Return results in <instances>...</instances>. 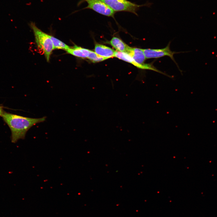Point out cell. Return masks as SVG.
<instances>
[{"mask_svg": "<svg viewBox=\"0 0 217 217\" xmlns=\"http://www.w3.org/2000/svg\"><path fill=\"white\" fill-rule=\"evenodd\" d=\"M94 50L97 54L107 59L114 57L115 52L109 47L98 43L95 44Z\"/></svg>", "mask_w": 217, "mask_h": 217, "instance_id": "7", "label": "cell"}, {"mask_svg": "<svg viewBox=\"0 0 217 217\" xmlns=\"http://www.w3.org/2000/svg\"><path fill=\"white\" fill-rule=\"evenodd\" d=\"M127 53L138 64L143 65L145 64L144 62L146 58L142 49L130 47Z\"/></svg>", "mask_w": 217, "mask_h": 217, "instance_id": "8", "label": "cell"}, {"mask_svg": "<svg viewBox=\"0 0 217 217\" xmlns=\"http://www.w3.org/2000/svg\"><path fill=\"white\" fill-rule=\"evenodd\" d=\"M146 58H158L164 56L170 57L175 62L174 55L176 52H172L170 49L169 43L165 48L161 49H142Z\"/></svg>", "mask_w": 217, "mask_h": 217, "instance_id": "5", "label": "cell"}, {"mask_svg": "<svg viewBox=\"0 0 217 217\" xmlns=\"http://www.w3.org/2000/svg\"><path fill=\"white\" fill-rule=\"evenodd\" d=\"M90 50L76 45L70 48L66 51L69 54L82 58H87Z\"/></svg>", "mask_w": 217, "mask_h": 217, "instance_id": "9", "label": "cell"}, {"mask_svg": "<svg viewBox=\"0 0 217 217\" xmlns=\"http://www.w3.org/2000/svg\"><path fill=\"white\" fill-rule=\"evenodd\" d=\"M88 59L93 62H97L101 61L107 59V58L102 57L95 52L90 50Z\"/></svg>", "mask_w": 217, "mask_h": 217, "instance_id": "12", "label": "cell"}, {"mask_svg": "<svg viewBox=\"0 0 217 217\" xmlns=\"http://www.w3.org/2000/svg\"><path fill=\"white\" fill-rule=\"evenodd\" d=\"M104 3L115 12L125 11L131 12L138 15L136 13L140 7L146 6L150 7L153 3L147 2L145 4L138 5L127 0H99Z\"/></svg>", "mask_w": 217, "mask_h": 217, "instance_id": "3", "label": "cell"}, {"mask_svg": "<svg viewBox=\"0 0 217 217\" xmlns=\"http://www.w3.org/2000/svg\"><path fill=\"white\" fill-rule=\"evenodd\" d=\"M29 25L33 31L37 46L42 51L46 61L49 62L50 55L54 49L50 35L38 28L34 23L31 22Z\"/></svg>", "mask_w": 217, "mask_h": 217, "instance_id": "2", "label": "cell"}, {"mask_svg": "<svg viewBox=\"0 0 217 217\" xmlns=\"http://www.w3.org/2000/svg\"><path fill=\"white\" fill-rule=\"evenodd\" d=\"M9 127L11 133V140L15 143L24 139L28 130L37 124L45 121L46 117L33 118L24 117L5 112L1 116Z\"/></svg>", "mask_w": 217, "mask_h": 217, "instance_id": "1", "label": "cell"}, {"mask_svg": "<svg viewBox=\"0 0 217 217\" xmlns=\"http://www.w3.org/2000/svg\"><path fill=\"white\" fill-rule=\"evenodd\" d=\"M50 36L52 40L54 49H61L66 51L71 48L68 46L54 37L50 35Z\"/></svg>", "mask_w": 217, "mask_h": 217, "instance_id": "11", "label": "cell"}, {"mask_svg": "<svg viewBox=\"0 0 217 217\" xmlns=\"http://www.w3.org/2000/svg\"><path fill=\"white\" fill-rule=\"evenodd\" d=\"M115 57L119 59L130 63L137 68L144 70H148L153 71L161 73L162 72L157 69L153 65L150 64L145 63L141 65L136 63L128 53L118 51H115Z\"/></svg>", "mask_w": 217, "mask_h": 217, "instance_id": "6", "label": "cell"}, {"mask_svg": "<svg viewBox=\"0 0 217 217\" xmlns=\"http://www.w3.org/2000/svg\"><path fill=\"white\" fill-rule=\"evenodd\" d=\"M110 45L117 51L127 53L130 48L121 40L117 37H113L109 42Z\"/></svg>", "mask_w": 217, "mask_h": 217, "instance_id": "10", "label": "cell"}, {"mask_svg": "<svg viewBox=\"0 0 217 217\" xmlns=\"http://www.w3.org/2000/svg\"><path fill=\"white\" fill-rule=\"evenodd\" d=\"M4 112L3 107L0 106V116H2Z\"/></svg>", "mask_w": 217, "mask_h": 217, "instance_id": "13", "label": "cell"}, {"mask_svg": "<svg viewBox=\"0 0 217 217\" xmlns=\"http://www.w3.org/2000/svg\"><path fill=\"white\" fill-rule=\"evenodd\" d=\"M88 3L87 7L83 9H91L101 14L114 17L115 12L104 3L99 0H84Z\"/></svg>", "mask_w": 217, "mask_h": 217, "instance_id": "4", "label": "cell"}]
</instances>
